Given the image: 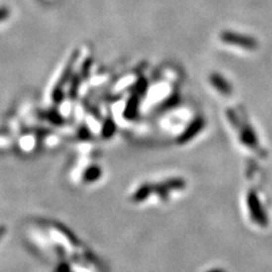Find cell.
<instances>
[{"label":"cell","mask_w":272,"mask_h":272,"mask_svg":"<svg viewBox=\"0 0 272 272\" xmlns=\"http://www.w3.org/2000/svg\"><path fill=\"white\" fill-rule=\"evenodd\" d=\"M6 234V227L5 226H0V240L5 236Z\"/></svg>","instance_id":"12"},{"label":"cell","mask_w":272,"mask_h":272,"mask_svg":"<svg viewBox=\"0 0 272 272\" xmlns=\"http://www.w3.org/2000/svg\"><path fill=\"white\" fill-rule=\"evenodd\" d=\"M203 126H204V123H203V120L201 119V118H200V119H199V118H198V119H195L190 126H188V128L184 132L183 135L179 137L180 143H186V142L192 140L193 137L196 135V134L202 131Z\"/></svg>","instance_id":"3"},{"label":"cell","mask_w":272,"mask_h":272,"mask_svg":"<svg viewBox=\"0 0 272 272\" xmlns=\"http://www.w3.org/2000/svg\"><path fill=\"white\" fill-rule=\"evenodd\" d=\"M151 193H153V185L151 184H143L137 188V191L134 193L132 200L134 202H143L147 200Z\"/></svg>","instance_id":"4"},{"label":"cell","mask_w":272,"mask_h":272,"mask_svg":"<svg viewBox=\"0 0 272 272\" xmlns=\"http://www.w3.org/2000/svg\"><path fill=\"white\" fill-rule=\"evenodd\" d=\"M163 184L169 191H180L186 187V180L183 178H178V177H176V178H169L163 181Z\"/></svg>","instance_id":"7"},{"label":"cell","mask_w":272,"mask_h":272,"mask_svg":"<svg viewBox=\"0 0 272 272\" xmlns=\"http://www.w3.org/2000/svg\"><path fill=\"white\" fill-rule=\"evenodd\" d=\"M116 132V125L111 119H107L106 123L104 124V127H102V136L105 139H109Z\"/></svg>","instance_id":"9"},{"label":"cell","mask_w":272,"mask_h":272,"mask_svg":"<svg viewBox=\"0 0 272 272\" xmlns=\"http://www.w3.org/2000/svg\"><path fill=\"white\" fill-rule=\"evenodd\" d=\"M10 15V10L7 7H0V22L6 21Z\"/></svg>","instance_id":"11"},{"label":"cell","mask_w":272,"mask_h":272,"mask_svg":"<svg viewBox=\"0 0 272 272\" xmlns=\"http://www.w3.org/2000/svg\"><path fill=\"white\" fill-rule=\"evenodd\" d=\"M247 207L252 220L262 228L267 227L268 223H269L268 215L266 210H264V208L262 207L261 201H260L258 194H256V192L253 190L248 192L247 194Z\"/></svg>","instance_id":"1"},{"label":"cell","mask_w":272,"mask_h":272,"mask_svg":"<svg viewBox=\"0 0 272 272\" xmlns=\"http://www.w3.org/2000/svg\"><path fill=\"white\" fill-rule=\"evenodd\" d=\"M207 272H226L222 269H218V268H216V269H211V270H208Z\"/></svg>","instance_id":"13"},{"label":"cell","mask_w":272,"mask_h":272,"mask_svg":"<svg viewBox=\"0 0 272 272\" xmlns=\"http://www.w3.org/2000/svg\"><path fill=\"white\" fill-rule=\"evenodd\" d=\"M221 40L226 43H229V45H235L247 50H254L256 48V46H258L255 39L247 37V35L229 32V31H228V32L226 31V32H223L221 34Z\"/></svg>","instance_id":"2"},{"label":"cell","mask_w":272,"mask_h":272,"mask_svg":"<svg viewBox=\"0 0 272 272\" xmlns=\"http://www.w3.org/2000/svg\"><path fill=\"white\" fill-rule=\"evenodd\" d=\"M212 80V84H214L217 89L220 90V92H222L224 94H229L230 93V86L228 85V83L224 82L221 77L219 76V75H214V76L211 77Z\"/></svg>","instance_id":"8"},{"label":"cell","mask_w":272,"mask_h":272,"mask_svg":"<svg viewBox=\"0 0 272 272\" xmlns=\"http://www.w3.org/2000/svg\"><path fill=\"white\" fill-rule=\"evenodd\" d=\"M101 177V168L98 165H91L86 169L84 175H83V179L86 183H94Z\"/></svg>","instance_id":"6"},{"label":"cell","mask_w":272,"mask_h":272,"mask_svg":"<svg viewBox=\"0 0 272 272\" xmlns=\"http://www.w3.org/2000/svg\"><path fill=\"white\" fill-rule=\"evenodd\" d=\"M169 192H170V191H169L168 188L165 187V185L163 183L153 185V193H156V194L159 195L163 200H167L168 199Z\"/></svg>","instance_id":"10"},{"label":"cell","mask_w":272,"mask_h":272,"mask_svg":"<svg viewBox=\"0 0 272 272\" xmlns=\"http://www.w3.org/2000/svg\"><path fill=\"white\" fill-rule=\"evenodd\" d=\"M240 139H242L243 143L246 144L247 147H250L252 149H256L258 148V140H256L255 134L253 131L250 128H244V131L240 134Z\"/></svg>","instance_id":"5"}]
</instances>
